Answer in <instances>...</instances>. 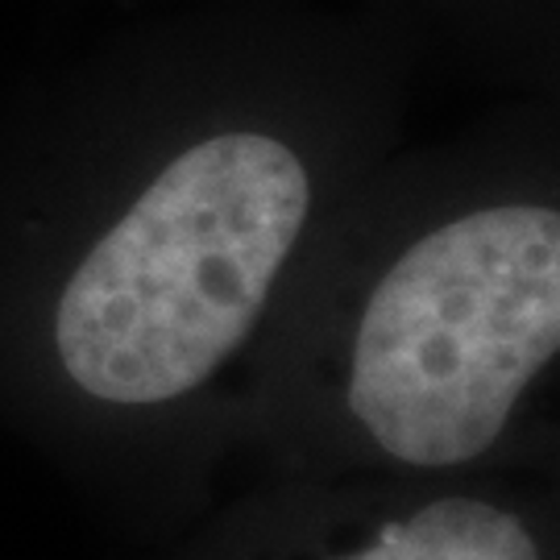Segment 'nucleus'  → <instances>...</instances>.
I'll list each match as a JSON object with an SVG mask.
<instances>
[{"label":"nucleus","mask_w":560,"mask_h":560,"mask_svg":"<svg viewBox=\"0 0 560 560\" xmlns=\"http://www.w3.org/2000/svg\"><path fill=\"white\" fill-rule=\"evenodd\" d=\"M307 221V171L275 138L200 141L80 261L55 316L67 378L145 407L200 386L249 337Z\"/></svg>","instance_id":"f257e3e1"},{"label":"nucleus","mask_w":560,"mask_h":560,"mask_svg":"<svg viewBox=\"0 0 560 560\" xmlns=\"http://www.w3.org/2000/svg\"><path fill=\"white\" fill-rule=\"evenodd\" d=\"M560 345V217L506 203L441 224L374 287L349 407L390 457L460 465L499 441Z\"/></svg>","instance_id":"f03ea898"},{"label":"nucleus","mask_w":560,"mask_h":560,"mask_svg":"<svg viewBox=\"0 0 560 560\" xmlns=\"http://www.w3.org/2000/svg\"><path fill=\"white\" fill-rule=\"evenodd\" d=\"M340 560H540L515 515L478 499H441L386 523L370 548Z\"/></svg>","instance_id":"7ed1b4c3"}]
</instances>
